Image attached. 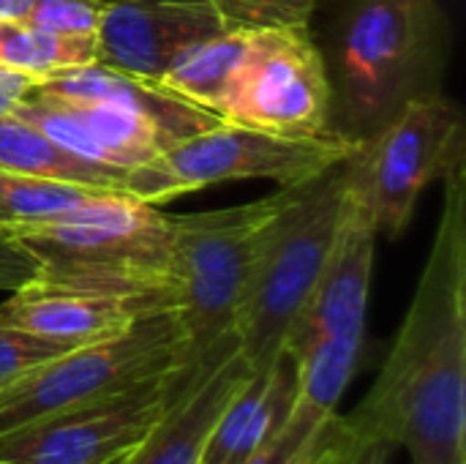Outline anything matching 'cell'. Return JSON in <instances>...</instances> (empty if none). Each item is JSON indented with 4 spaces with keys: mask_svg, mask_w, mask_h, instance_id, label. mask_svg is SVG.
Listing matches in <instances>:
<instances>
[{
    "mask_svg": "<svg viewBox=\"0 0 466 464\" xmlns=\"http://www.w3.org/2000/svg\"><path fill=\"white\" fill-rule=\"evenodd\" d=\"M112 191L0 170V232L57 222Z\"/></svg>",
    "mask_w": 466,
    "mask_h": 464,
    "instance_id": "obj_19",
    "label": "cell"
},
{
    "mask_svg": "<svg viewBox=\"0 0 466 464\" xmlns=\"http://www.w3.org/2000/svg\"><path fill=\"white\" fill-rule=\"evenodd\" d=\"M0 170L115 191H123L126 183L123 170L66 150L14 112L0 118Z\"/></svg>",
    "mask_w": 466,
    "mask_h": 464,
    "instance_id": "obj_18",
    "label": "cell"
},
{
    "mask_svg": "<svg viewBox=\"0 0 466 464\" xmlns=\"http://www.w3.org/2000/svg\"><path fill=\"white\" fill-rule=\"evenodd\" d=\"M180 347L175 312L142 314L128 331L71 347L0 388V438L164 377Z\"/></svg>",
    "mask_w": 466,
    "mask_h": 464,
    "instance_id": "obj_7",
    "label": "cell"
},
{
    "mask_svg": "<svg viewBox=\"0 0 466 464\" xmlns=\"http://www.w3.org/2000/svg\"><path fill=\"white\" fill-rule=\"evenodd\" d=\"M300 402L298 358L284 347L268 369H251L221 410L199 464H240L287 427Z\"/></svg>",
    "mask_w": 466,
    "mask_h": 464,
    "instance_id": "obj_14",
    "label": "cell"
},
{
    "mask_svg": "<svg viewBox=\"0 0 466 464\" xmlns=\"http://www.w3.org/2000/svg\"><path fill=\"white\" fill-rule=\"evenodd\" d=\"M224 27H309L322 0H210Z\"/></svg>",
    "mask_w": 466,
    "mask_h": 464,
    "instance_id": "obj_22",
    "label": "cell"
},
{
    "mask_svg": "<svg viewBox=\"0 0 466 464\" xmlns=\"http://www.w3.org/2000/svg\"><path fill=\"white\" fill-rule=\"evenodd\" d=\"M38 85L35 77L25 74V71H16V68H8V66H0V118L11 115L19 101Z\"/></svg>",
    "mask_w": 466,
    "mask_h": 464,
    "instance_id": "obj_27",
    "label": "cell"
},
{
    "mask_svg": "<svg viewBox=\"0 0 466 464\" xmlns=\"http://www.w3.org/2000/svg\"><path fill=\"white\" fill-rule=\"evenodd\" d=\"M164 377L3 435L0 464H117L164 416Z\"/></svg>",
    "mask_w": 466,
    "mask_h": 464,
    "instance_id": "obj_10",
    "label": "cell"
},
{
    "mask_svg": "<svg viewBox=\"0 0 466 464\" xmlns=\"http://www.w3.org/2000/svg\"><path fill=\"white\" fill-rule=\"evenodd\" d=\"M358 148L360 142L333 131L322 137H281L218 120L169 145L147 164L128 170L123 191L161 205L180 194L235 180H270L279 189H292L341 164Z\"/></svg>",
    "mask_w": 466,
    "mask_h": 464,
    "instance_id": "obj_6",
    "label": "cell"
},
{
    "mask_svg": "<svg viewBox=\"0 0 466 464\" xmlns=\"http://www.w3.org/2000/svg\"><path fill=\"white\" fill-rule=\"evenodd\" d=\"M0 235L35 260V282L131 298L147 312L169 309L172 216L158 205L112 191L57 222Z\"/></svg>",
    "mask_w": 466,
    "mask_h": 464,
    "instance_id": "obj_4",
    "label": "cell"
},
{
    "mask_svg": "<svg viewBox=\"0 0 466 464\" xmlns=\"http://www.w3.org/2000/svg\"><path fill=\"white\" fill-rule=\"evenodd\" d=\"M0 30H3V22H0Z\"/></svg>",
    "mask_w": 466,
    "mask_h": 464,
    "instance_id": "obj_29",
    "label": "cell"
},
{
    "mask_svg": "<svg viewBox=\"0 0 466 464\" xmlns=\"http://www.w3.org/2000/svg\"><path fill=\"white\" fill-rule=\"evenodd\" d=\"M71 347H63L57 342L41 339L35 334H27L22 328L0 323V388L25 375L27 369L66 353Z\"/></svg>",
    "mask_w": 466,
    "mask_h": 464,
    "instance_id": "obj_24",
    "label": "cell"
},
{
    "mask_svg": "<svg viewBox=\"0 0 466 464\" xmlns=\"http://www.w3.org/2000/svg\"><path fill=\"white\" fill-rule=\"evenodd\" d=\"M251 46L254 30L221 27L188 44L167 66V71L158 79V88L224 120L238 79L248 63Z\"/></svg>",
    "mask_w": 466,
    "mask_h": 464,
    "instance_id": "obj_17",
    "label": "cell"
},
{
    "mask_svg": "<svg viewBox=\"0 0 466 464\" xmlns=\"http://www.w3.org/2000/svg\"><path fill=\"white\" fill-rule=\"evenodd\" d=\"M347 435V418L298 402L292 418L240 464H322Z\"/></svg>",
    "mask_w": 466,
    "mask_h": 464,
    "instance_id": "obj_21",
    "label": "cell"
},
{
    "mask_svg": "<svg viewBox=\"0 0 466 464\" xmlns=\"http://www.w3.org/2000/svg\"><path fill=\"white\" fill-rule=\"evenodd\" d=\"M466 153L464 112L442 90L404 104L344 161L347 186L382 235L401 238L431 180Z\"/></svg>",
    "mask_w": 466,
    "mask_h": 464,
    "instance_id": "obj_8",
    "label": "cell"
},
{
    "mask_svg": "<svg viewBox=\"0 0 466 464\" xmlns=\"http://www.w3.org/2000/svg\"><path fill=\"white\" fill-rule=\"evenodd\" d=\"M96 63V38L52 33L27 22H11L0 30V66L25 71L38 82Z\"/></svg>",
    "mask_w": 466,
    "mask_h": 464,
    "instance_id": "obj_20",
    "label": "cell"
},
{
    "mask_svg": "<svg viewBox=\"0 0 466 464\" xmlns=\"http://www.w3.org/2000/svg\"><path fill=\"white\" fill-rule=\"evenodd\" d=\"M221 27L210 0H104L96 60L158 85L167 66L188 44Z\"/></svg>",
    "mask_w": 466,
    "mask_h": 464,
    "instance_id": "obj_11",
    "label": "cell"
},
{
    "mask_svg": "<svg viewBox=\"0 0 466 464\" xmlns=\"http://www.w3.org/2000/svg\"><path fill=\"white\" fill-rule=\"evenodd\" d=\"M347 418V416H344ZM396 446L380 438H363L358 435L347 421V435L339 440V446L325 457L322 464H388Z\"/></svg>",
    "mask_w": 466,
    "mask_h": 464,
    "instance_id": "obj_25",
    "label": "cell"
},
{
    "mask_svg": "<svg viewBox=\"0 0 466 464\" xmlns=\"http://www.w3.org/2000/svg\"><path fill=\"white\" fill-rule=\"evenodd\" d=\"M35 276V260L14 241L0 235V293H11Z\"/></svg>",
    "mask_w": 466,
    "mask_h": 464,
    "instance_id": "obj_26",
    "label": "cell"
},
{
    "mask_svg": "<svg viewBox=\"0 0 466 464\" xmlns=\"http://www.w3.org/2000/svg\"><path fill=\"white\" fill-rule=\"evenodd\" d=\"M445 202L407 317L350 427L401 446L412 464H466V153L445 170Z\"/></svg>",
    "mask_w": 466,
    "mask_h": 464,
    "instance_id": "obj_1",
    "label": "cell"
},
{
    "mask_svg": "<svg viewBox=\"0 0 466 464\" xmlns=\"http://www.w3.org/2000/svg\"><path fill=\"white\" fill-rule=\"evenodd\" d=\"M101 5L104 0H35L25 22L63 36L96 38Z\"/></svg>",
    "mask_w": 466,
    "mask_h": 464,
    "instance_id": "obj_23",
    "label": "cell"
},
{
    "mask_svg": "<svg viewBox=\"0 0 466 464\" xmlns=\"http://www.w3.org/2000/svg\"><path fill=\"white\" fill-rule=\"evenodd\" d=\"M41 90L63 96V98H85V101H117L137 107L139 112L150 115L172 142H180L191 134H199L218 123V118L208 109H199L167 90H161L153 82L137 79L131 74L115 71L104 63H90L74 71H66L60 77L38 82Z\"/></svg>",
    "mask_w": 466,
    "mask_h": 464,
    "instance_id": "obj_16",
    "label": "cell"
},
{
    "mask_svg": "<svg viewBox=\"0 0 466 464\" xmlns=\"http://www.w3.org/2000/svg\"><path fill=\"white\" fill-rule=\"evenodd\" d=\"M142 314V304L117 295L85 293L27 279L11 290L0 304V323L57 342L63 347H82L112 339L128 331Z\"/></svg>",
    "mask_w": 466,
    "mask_h": 464,
    "instance_id": "obj_13",
    "label": "cell"
},
{
    "mask_svg": "<svg viewBox=\"0 0 466 464\" xmlns=\"http://www.w3.org/2000/svg\"><path fill=\"white\" fill-rule=\"evenodd\" d=\"M377 238L380 230L371 211L347 186V208L336 243L300 320L287 336V350L298 353L317 342L363 345Z\"/></svg>",
    "mask_w": 466,
    "mask_h": 464,
    "instance_id": "obj_12",
    "label": "cell"
},
{
    "mask_svg": "<svg viewBox=\"0 0 466 464\" xmlns=\"http://www.w3.org/2000/svg\"><path fill=\"white\" fill-rule=\"evenodd\" d=\"M295 189L235 208L172 216L167 301L180 323V347L164 377L167 407L240 350L238 314L254 254Z\"/></svg>",
    "mask_w": 466,
    "mask_h": 464,
    "instance_id": "obj_2",
    "label": "cell"
},
{
    "mask_svg": "<svg viewBox=\"0 0 466 464\" xmlns=\"http://www.w3.org/2000/svg\"><path fill=\"white\" fill-rule=\"evenodd\" d=\"M224 123L281 137L330 134L328 68L309 27L254 30V46Z\"/></svg>",
    "mask_w": 466,
    "mask_h": 464,
    "instance_id": "obj_9",
    "label": "cell"
},
{
    "mask_svg": "<svg viewBox=\"0 0 466 464\" xmlns=\"http://www.w3.org/2000/svg\"><path fill=\"white\" fill-rule=\"evenodd\" d=\"M251 364L238 350L229 356L208 380H202L188 397L169 405L158 424L120 459L117 464H199L210 432L238 394V388L248 380Z\"/></svg>",
    "mask_w": 466,
    "mask_h": 464,
    "instance_id": "obj_15",
    "label": "cell"
},
{
    "mask_svg": "<svg viewBox=\"0 0 466 464\" xmlns=\"http://www.w3.org/2000/svg\"><path fill=\"white\" fill-rule=\"evenodd\" d=\"M451 55L448 16L437 0H344L330 46V131L363 142L404 104L442 90Z\"/></svg>",
    "mask_w": 466,
    "mask_h": 464,
    "instance_id": "obj_3",
    "label": "cell"
},
{
    "mask_svg": "<svg viewBox=\"0 0 466 464\" xmlns=\"http://www.w3.org/2000/svg\"><path fill=\"white\" fill-rule=\"evenodd\" d=\"M344 161L300 183L259 241L238 314L240 353L251 369L276 361L325 271L347 208Z\"/></svg>",
    "mask_w": 466,
    "mask_h": 464,
    "instance_id": "obj_5",
    "label": "cell"
},
{
    "mask_svg": "<svg viewBox=\"0 0 466 464\" xmlns=\"http://www.w3.org/2000/svg\"><path fill=\"white\" fill-rule=\"evenodd\" d=\"M35 0H0V22L11 25V22H25L33 11Z\"/></svg>",
    "mask_w": 466,
    "mask_h": 464,
    "instance_id": "obj_28",
    "label": "cell"
}]
</instances>
